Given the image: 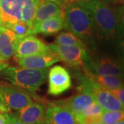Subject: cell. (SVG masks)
Here are the masks:
<instances>
[{
  "label": "cell",
  "mask_w": 124,
  "mask_h": 124,
  "mask_svg": "<svg viewBox=\"0 0 124 124\" xmlns=\"http://www.w3.org/2000/svg\"><path fill=\"white\" fill-rule=\"evenodd\" d=\"M90 15L99 30L109 39H120L124 32V8L115 7L101 0L77 1Z\"/></svg>",
  "instance_id": "1"
},
{
  "label": "cell",
  "mask_w": 124,
  "mask_h": 124,
  "mask_svg": "<svg viewBox=\"0 0 124 124\" xmlns=\"http://www.w3.org/2000/svg\"><path fill=\"white\" fill-rule=\"evenodd\" d=\"M63 28L77 36L85 47L88 44L93 46L95 37L101 33L90 13L78 2H71L66 6Z\"/></svg>",
  "instance_id": "2"
},
{
  "label": "cell",
  "mask_w": 124,
  "mask_h": 124,
  "mask_svg": "<svg viewBox=\"0 0 124 124\" xmlns=\"http://www.w3.org/2000/svg\"><path fill=\"white\" fill-rule=\"evenodd\" d=\"M40 0H0L1 26L17 22L32 24L36 8Z\"/></svg>",
  "instance_id": "3"
},
{
  "label": "cell",
  "mask_w": 124,
  "mask_h": 124,
  "mask_svg": "<svg viewBox=\"0 0 124 124\" xmlns=\"http://www.w3.org/2000/svg\"><path fill=\"white\" fill-rule=\"evenodd\" d=\"M5 79L17 88L35 93L46 81L48 69H32L23 67L8 66L2 71Z\"/></svg>",
  "instance_id": "4"
},
{
  "label": "cell",
  "mask_w": 124,
  "mask_h": 124,
  "mask_svg": "<svg viewBox=\"0 0 124 124\" xmlns=\"http://www.w3.org/2000/svg\"><path fill=\"white\" fill-rule=\"evenodd\" d=\"M78 91L90 93L104 110H124V106L109 90L103 88L86 75L80 78Z\"/></svg>",
  "instance_id": "5"
},
{
  "label": "cell",
  "mask_w": 124,
  "mask_h": 124,
  "mask_svg": "<svg viewBox=\"0 0 124 124\" xmlns=\"http://www.w3.org/2000/svg\"><path fill=\"white\" fill-rule=\"evenodd\" d=\"M85 73L94 75H109L122 77L124 68L121 63L108 57H93L88 54L83 63Z\"/></svg>",
  "instance_id": "6"
},
{
  "label": "cell",
  "mask_w": 124,
  "mask_h": 124,
  "mask_svg": "<svg viewBox=\"0 0 124 124\" xmlns=\"http://www.w3.org/2000/svg\"><path fill=\"white\" fill-rule=\"evenodd\" d=\"M48 46L60 61L70 66L83 67L84 61L88 54L86 48L81 46H62L54 43L48 44Z\"/></svg>",
  "instance_id": "7"
},
{
  "label": "cell",
  "mask_w": 124,
  "mask_h": 124,
  "mask_svg": "<svg viewBox=\"0 0 124 124\" xmlns=\"http://www.w3.org/2000/svg\"><path fill=\"white\" fill-rule=\"evenodd\" d=\"M50 52L48 45L35 35L18 39L14 49V58H21Z\"/></svg>",
  "instance_id": "8"
},
{
  "label": "cell",
  "mask_w": 124,
  "mask_h": 124,
  "mask_svg": "<svg viewBox=\"0 0 124 124\" xmlns=\"http://www.w3.org/2000/svg\"><path fill=\"white\" fill-rule=\"evenodd\" d=\"M48 93L58 96L65 93L72 87V80L69 72L64 67L54 66L48 72Z\"/></svg>",
  "instance_id": "9"
},
{
  "label": "cell",
  "mask_w": 124,
  "mask_h": 124,
  "mask_svg": "<svg viewBox=\"0 0 124 124\" xmlns=\"http://www.w3.org/2000/svg\"><path fill=\"white\" fill-rule=\"evenodd\" d=\"M0 95L6 106L11 110H19L32 102L26 92L7 84H0Z\"/></svg>",
  "instance_id": "10"
},
{
  "label": "cell",
  "mask_w": 124,
  "mask_h": 124,
  "mask_svg": "<svg viewBox=\"0 0 124 124\" xmlns=\"http://www.w3.org/2000/svg\"><path fill=\"white\" fill-rule=\"evenodd\" d=\"M45 124H79L76 115L66 107L50 102L46 110Z\"/></svg>",
  "instance_id": "11"
},
{
  "label": "cell",
  "mask_w": 124,
  "mask_h": 124,
  "mask_svg": "<svg viewBox=\"0 0 124 124\" xmlns=\"http://www.w3.org/2000/svg\"><path fill=\"white\" fill-rule=\"evenodd\" d=\"M19 66L23 68L32 69H43L53 66L60 62L58 57L51 51L47 53L37 54L24 57L15 58Z\"/></svg>",
  "instance_id": "12"
},
{
  "label": "cell",
  "mask_w": 124,
  "mask_h": 124,
  "mask_svg": "<svg viewBox=\"0 0 124 124\" xmlns=\"http://www.w3.org/2000/svg\"><path fill=\"white\" fill-rule=\"evenodd\" d=\"M44 106L39 102H32L14 114L26 124H45Z\"/></svg>",
  "instance_id": "13"
},
{
  "label": "cell",
  "mask_w": 124,
  "mask_h": 124,
  "mask_svg": "<svg viewBox=\"0 0 124 124\" xmlns=\"http://www.w3.org/2000/svg\"><path fill=\"white\" fill-rule=\"evenodd\" d=\"M78 92V94L71 97L54 102L59 105L66 107L67 108L70 110L77 116L79 115L82 110L86 106L95 101L93 97L90 93L80 91Z\"/></svg>",
  "instance_id": "14"
},
{
  "label": "cell",
  "mask_w": 124,
  "mask_h": 124,
  "mask_svg": "<svg viewBox=\"0 0 124 124\" xmlns=\"http://www.w3.org/2000/svg\"><path fill=\"white\" fill-rule=\"evenodd\" d=\"M18 38L13 31L0 26V57L8 60L14 54V49Z\"/></svg>",
  "instance_id": "15"
},
{
  "label": "cell",
  "mask_w": 124,
  "mask_h": 124,
  "mask_svg": "<svg viewBox=\"0 0 124 124\" xmlns=\"http://www.w3.org/2000/svg\"><path fill=\"white\" fill-rule=\"evenodd\" d=\"M64 9L65 8L52 1H45L39 3L36 8L32 23L33 27L46 19L64 13Z\"/></svg>",
  "instance_id": "16"
},
{
  "label": "cell",
  "mask_w": 124,
  "mask_h": 124,
  "mask_svg": "<svg viewBox=\"0 0 124 124\" xmlns=\"http://www.w3.org/2000/svg\"><path fill=\"white\" fill-rule=\"evenodd\" d=\"M64 13L46 19L33 27V35H53L63 28Z\"/></svg>",
  "instance_id": "17"
},
{
  "label": "cell",
  "mask_w": 124,
  "mask_h": 124,
  "mask_svg": "<svg viewBox=\"0 0 124 124\" xmlns=\"http://www.w3.org/2000/svg\"><path fill=\"white\" fill-rule=\"evenodd\" d=\"M85 75L90 79L109 90L124 87V80L122 77L109 75H94L89 73H85Z\"/></svg>",
  "instance_id": "18"
},
{
  "label": "cell",
  "mask_w": 124,
  "mask_h": 124,
  "mask_svg": "<svg viewBox=\"0 0 124 124\" xmlns=\"http://www.w3.org/2000/svg\"><path fill=\"white\" fill-rule=\"evenodd\" d=\"M54 44L62 46H81L85 47L84 42L70 31L59 33L54 40Z\"/></svg>",
  "instance_id": "19"
},
{
  "label": "cell",
  "mask_w": 124,
  "mask_h": 124,
  "mask_svg": "<svg viewBox=\"0 0 124 124\" xmlns=\"http://www.w3.org/2000/svg\"><path fill=\"white\" fill-rule=\"evenodd\" d=\"M16 34L18 39H21L28 35H33V25L26 22H17L10 24L7 26Z\"/></svg>",
  "instance_id": "20"
},
{
  "label": "cell",
  "mask_w": 124,
  "mask_h": 124,
  "mask_svg": "<svg viewBox=\"0 0 124 124\" xmlns=\"http://www.w3.org/2000/svg\"><path fill=\"white\" fill-rule=\"evenodd\" d=\"M102 107L96 101L93 102L85 107L79 115L77 116L78 121L85 117H101L102 112H103Z\"/></svg>",
  "instance_id": "21"
},
{
  "label": "cell",
  "mask_w": 124,
  "mask_h": 124,
  "mask_svg": "<svg viewBox=\"0 0 124 124\" xmlns=\"http://www.w3.org/2000/svg\"><path fill=\"white\" fill-rule=\"evenodd\" d=\"M124 110H103L101 115V121L103 124H114L124 119Z\"/></svg>",
  "instance_id": "22"
},
{
  "label": "cell",
  "mask_w": 124,
  "mask_h": 124,
  "mask_svg": "<svg viewBox=\"0 0 124 124\" xmlns=\"http://www.w3.org/2000/svg\"><path fill=\"white\" fill-rule=\"evenodd\" d=\"M111 93H112L115 97L119 102L124 106V87L114 89V90H110Z\"/></svg>",
  "instance_id": "23"
},
{
  "label": "cell",
  "mask_w": 124,
  "mask_h": 124,
  "mask_svg": "<svg viewBox=\"0 0 124 124\" xmlns=\"http://www.w3.org/2000/svg\"><path fill=\"white\" fill-rule=\"evenodd\" d=\"M12 117L11 112H0V124H9Z\"/></svg>",
  "instance_id": "24"
},
{
  "label": "cell",
  "mask_w": 124,
  "mask_h": 124,
  "mask_svg": "<svg viewBox=\"0 0 124 124\" xmlns=\"http://www.w3.org/2000/svg\"><path fill=\"white\" fill-rule=\"evenodd\" d=\"M101 1L106 4L115 7L123 6L124 3V0H101Z\"/></svg>",
  "instance_id": "25"
},
{
  "label": "cell",
  "mask_w": 124,
  "mask_h": 124,
  "mask_svg": "<svg viewBox=\"0 0 124 124\" xmlns=\"http://www.w3.org/2000/svg\"><path fill=\"white\" fill-rule=\"evenodd\" d=\"M44 1H52L54 3H56L59 6H61L62 7L65 8L66 6L69 3L71 2H75V0H44Z\"/></svg>",
  "instance_id": "26"
},
{
  "label": "cell",
  "mask_w": 124,
  "mask_h": 124,
  "mask_svg": "<svg viewBox=\"0 0 124 124\" xmlns=\"http://www.w3.org/2000/svg\"><path fill=\"white\" fill-rule=\"evenodd\" d=\"M0 112H11V110L9 109L6 106L1 95H0Z\"/></svg>",
  "instance_id": "27"
},
{
  "label": "cell",
  "mask_w": 124,
  "mask_h": 124,
  "mask_svg": "<svg viewBox=\"0 0 124 124\" xmlns=\"http://www.w3.org/2000/svg\"><path fill=\"white\" fill-rule=\"evenodd\" d=\"M25 124L24 122H23L22 121H21L20 119H19L14 114H12L11 120H10V124Z\"/></svg>",
  "instance_id": "28"
},
{
  "label": "cell",
  "mask_w": 124,
  "mask_h": 124,
  "mask_svg": "<svg viewBox=\"0 0 124 124\" xmlns=\"http://www.w3.org/2000/svg\"><path fill=\"white\" fill-rule=\"evenodd\" d=\"M8 66V63L6 62V60L0 57V72L4 70Z\"/></svg>",
  "instance_id": "29"
},
{
  "label": "cell",
  "mask_w": 124,
  "mask_h": 124,
  "mask_svg": "<svg viewBox=\"0 0 124 124\" xmlns=\"http://www.w3.org/2000/svg\"><path fill=\"white\" fill-rule=\"evenodd\" d=\"M124 124V119L120 120V121H117V122H116V123H115V124Z\"/></svg>",
  "instance_id": "30"
},
{
  "label": "cell",
  "mask_w": 124,
  "mask_h": 124,
  "mask_svg": "<svg viewBox=\"0 0 124 124\" xmlns=\"http://www.w3.org/2000/svg\"><path fill=\"white\" fill-rule=\"evenodd\" d=\"M87 124H103L101 123V121H94V122H91Z\"/></svg>",
  "instance_id": "31"
},
{
  "label": "cell",
  "mask_w": 124,
  "mask_h": 124,
  "mask_svg": "<svg viewBox=\"0 0 124 124\" xmlns=\"http://www.w3.org/2000/svg\"><path fill=\"white\" fill-rule=\"evenodd\" d=\"M87 1V0H75V2H77V1Z\"/></svg>",
  "instance_id": "32"
},
{
  "label": "cell",
  "mask_w": 124,
  "mask_h": 124,
  "mask_svg": "<svg viewBox=\"0 0 124 124\" xmlns=\"http://www.w3.org/2000/svg\"><path fill=\"white\" fill-rule=\"evenodd\" d=\"M0 26H1V23H0Z\"/></svg>",
  "instance_id": "33"
}]
</instances>
